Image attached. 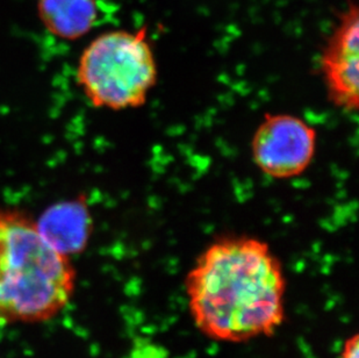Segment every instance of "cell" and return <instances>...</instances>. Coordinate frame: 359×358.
I'll return each instance as SVG.
<instances>
[{
  "instance_id": "cell-5",
  "label": "cell",
  "mask_w": 359,
  "mask_h": 358,
  "mask_svg": "<svg viewBox=\"0 0 359 358\" xmlns=\"http://www.w3.org/2000/svg\"><path fill=\"white\" fill-rule=\"evenodd\" d=\"M322 78L332 105L356 112L359 104V17L350 3L321 55Z\"/></svg>"
},
{
  "instance_id": "cell-7",
  "label": "cell",
  "mask_w": 359,
  "mask_h": 358,
  "mask_svg": "<svg viewBox=\"0 0 359 358\" xmlns=\"http://www.w3.org/2000/svg\"><path fill=\"white\" fill-rule=\"evenodd\" d=\"M36 8L46 29L63 40L84 37L98 21V0H36Z\"/></svg>"
},
{
  "instance_id": "cell-4",
  "label": "cell",
  "mask_w": 359,
  "mask_h": 358,
  "mask_svg": "<svg viewBox=\"0 0 359 358\" xmlns=\"http://www.w3.org/2000/svg\"><path fill=\"white\" fill-rule=\"evenodd\" d=\"M316 145V129L304 119L288 113H266L251 139V156L265 176L293 178L312 164Z\"/></svg>"
},
{
  "instance_id": "cell-6",
  "label": "cell",
  "mask_w": 359,
  "mask_h": 358,
  "mask_svg": "<svg viewBox=\"0 0 359 358\" xmlns=\"http://www.w3.org/2000/svg\"><path fill=\"white\" fill-rule=\"evenodd\" d=\"M35 223L44 240L68 257L86 249L93 230V220L84 197L48 207Z\"/></svg>"
},
{
  "instance_id": "cell-8",
  "label": "cell",
  "mask_w": 359,
  "mask_h": 358,
  "mask_svg": "<svg viewBox=\"0 0 359 358\" xmlns=\"http://www.w3.org/2000/svg\"><path fill=\"white\" fill-rule=\"evenodd\" d=\"M339 358H359V336L357 334L346 338Z\"/></svg>"
},
{
  "instance_id": "cell-3",
  "label": "cell",
  "mask_w": 359,
  "mask_h": 358,
  "mask_svg": "<svg viewBox=\"0 0 359 358\" xmlns=\"http://www.w3.org/2000/svg\"><path fill=\"white\" fill-rule=\"evenodd\" d=\"M76 76L95 107L122 111L144 105L158 78L146 28L95 37L83 51Z\"/></svg>"
},
{
  "instance_id": "cell-1",
  "label": "cell",
  "mask_w": 359,
  "mask_h": 358,
  "mask_svg": "<svg viewBox=\"0 0 359 358\" xmlns=\"http://www.w3.org/2000/svg\"><path fill=\"white\" fill-rule=\"evenodd\" d=\"M185 291L194 324L215 341L271 336L284 322L283 265L268 242L257 237L212 242L187 274Z\"/></svg>"
},
{
  "instance_id": "cell-2",
  "label": "cell",
  "mask_w": 359,
  "mask_h": 358,
  "mask_svg": "<svg viewBox=\"0 0 359 358\" xmlns=\"http://www.w3.org/2000/svg\"><path fill=\"white\" fill-rule=\"evenodd\" d=\"M75 285L70 257L51 247L29 218L0 210V326L55 318Z\"/></svg>"
}]
</instances>
